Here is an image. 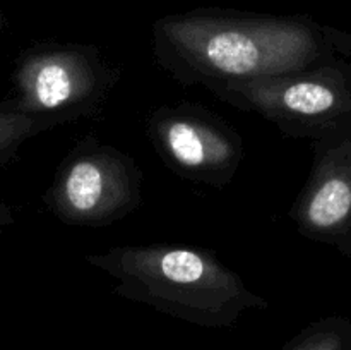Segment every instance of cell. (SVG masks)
Returning a JSON list of instances; mask_svg holds the SVG:
<instances>
[{
	"instance_id": "obj_6",
	"label": "cell",
	"mask_w": 351,
	"mask_h": 350,
	"mask_svg": "<svg viewBox=\"0 0 351 350\" xmlns=\"http://www.w3.org/2000/svg\"><path fill=\"white\" fill-rule=\"evenodd\" d=\"M147 139L168 170L185 180L225 189L243 160V137L199 103L161 105L146 119Z\"/></svg>"
},
{
	"instance_id": "obj_2",
	"label": "cell",
	"mask_w": 351,
	"mask_h": 350,
	"mask_svg": "<svg viewBox=\"0 0 351 350\" xmlns=\"http://www.w3.org/2000/svg\"><path fill=\"white\" fill-rule=\"evenodd\" d=\"M86 261L115 278L113 290L168 314L219 326L249 307H267L213 250L182 244H130Z\"/></svg>"
},
{
	"instance_id": "obj_3",
	"label": "cell",
	"mask_w": 351,
	"mask_h": 350,
	"mask_svg": "<svg viewBox=\"0 0 351 350\" xmlns=\"http://www.w3.org/2000/svg\"><path fill=\"white\" fill-rule=\"evenodd\" d=\"M216 98L274 124L283 136L326 139L351 130V62L345 57L274 75L221 82Z\"/></svg>"
},
{
	"instance_id": "obj_4",
	"label": "cell",
	"mask_w": 351,
	"mask_h": 350,
	"mask_svg": "<svg viewBox=\"0 0 351 350\" xmlns=\"http://www.w3.org/2000/svg\"><path fill=\"white\" fill-rule=\"evenodd\" d=\"M122 78L95 45L47 41L24 51L17 67V100L5 112L23 113L43 130L98 115Z\"/></svg>"
},
{
	"instance_id": "obj_8",
	"label": "cell",
	"mask_w": 351,
	"mask_h": 350,
	"mask_svg": "<svg viewBox=\"0 0 351 350\" xmlns=\"http://www.w3.org/2000/svg\"><path fill=\"white\" fill-rule=\"evenodd\" d=\"M350 345L351 323L335 316L305 329L288 350H348Z\"/></svg>"
},
{
	"instance_id": "obj_7",
	"label": "cell",
	"mask_w": 351,
	"mask_h": 350,
	"mask_svg": "<svg viewBox=\"0 0 351 350\" xmlns=\"http://www.w3.org/2000/svg\"><path fill=\"white\" fill-rule=\"evenodd\" d=\"M314 156L288 218L305 239L351 257V130L312 143Z\"/></svg>"
},
{
	"instance_id": "obj_1",
	"label": "cell",
	"mask_w": 351,
	"mask_h": 350,
	"mask_svg": "<svg viewBox=\"0 0 351 350\" xmlns=\"http://www.w3.org/2000/svg\"><path fill=\"white\" fill-rule=\"evenodd\" d=\"M158 65L178 84L204 88L274 75L351 55V33L307 14L271 16L206 7L153 24Z\"/></svg>"
},
{
	"instance_id": "obj_5",
	"label": "cell",
	"mask_w": 351,
	"mask_h": 350,
	"mask_svg": "<svg viewBox=\"0 0 351 350\" xmlns=\"http://www.w3.org/2000/svg\"><path fill=\"white\" fill-rule=\"evenodd\" d=\"M45 202L72 226H108L139 208L143 172L125 151L86 134L62 160Z\"/></svg>"
},
{
	"instance_id": "obj_9",
	"label": "cell",
	"mask_w": 351,
	"mask_h": 350,
	"mask_svg": "<svg viewBox=\"0 0 351 350\" xmlns=\"http://www.w3.org/2000/svg\"><path fill=\"white\" fill-rule=\"evenodd\" d=\"M3 24H5V19H3V16H2V14H0V27H2Z\"/></svg>"
}]
</instances>
